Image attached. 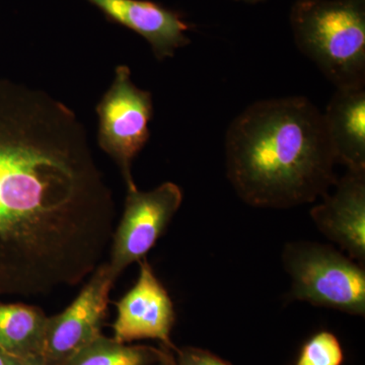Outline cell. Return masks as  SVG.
I'll use <instances>...</instances> for the list:
<instances>
[{"mask_svg":"<svg viewBox=\"0 0 365 365\" xmlns=\"http://www.w3.org/2000/svg\"><path fill=\"white\" fill-rule=\"evenodd\" d=\"M114 218L76 113L0 78V297L47 294L91 275Z\"/></svg>","mask_w":365,"mask_h":365,"instance_id":"1","label":"cell"},{"mask_svg":"<svg viewBox=\"0 0 365 365\" xmlns=\"http://www.w3.org/2000/svg\"><path fill=\"white\" fill-rule=\"evenodd\" d=\"M225 150L228 181L253 207L312 203L337 182L323 113L306 97L250 105L228 126Z\"/></svg>","mask_w":365,"mask_h":365,"instance_id":"2","label":"cell"},{"mask_svg":"<svg viewBox=\"0 0 365 365\" xmlns=\"http://www.w3.org/2000/svg\"><path fill=\"white\" fill-rule=\"evenodd\" d=\"M297 49L336 88L365 86V0H295Z\"/></svg>","mask_w":365,"mask_h":365,"instance_id":"3","label":"cell"},{"mask_svg":"<svg viewBox=\"0 0 365 365\" xmlns=\"http://www.w3.org/2000/svg\"><path fill=\"white\" fill-rule=\"evenodd\" d=\"M282 263L292 278L288 300L364 316L365 270L357 262L327 245L294 242L283 249Z\"/></svg>","mask_w":365,"mask_h":365,"instance_id":"4","label":"cell"},{"mask_svg":"<svg viewBox=\"0 0 365 365\" xmlns=\"http://www.w3.org/2000/svg\"><path fill=\"white\" fill-rule=\"evenodd\" d=\"M153 96L134 85L128 66H120L97 107L98 143L117 163L127 190L136 188L132 163L150 137Z\"/></svg>","mask_w":365,"mask_h":365,"instance_id":"5","label":"cell"},{"mask_svg":"<svg viewBox=\"0 0 365 365\" xmlns=\"http://www.w3.org/2000/svg\"><path fill=\"white\" fill-rule=\"evenodd\" d=\"M182 201V192L174 182H163L151 191L127 190L123 216L113 242L109 267L116 279L134 262L145 258L155 246Z\"/></svg>","mask_w":365,"mask_h":365,"instance_id":"6","label":"cell"},{"mask_svg":"<svg viewBox=\"0 0 365 365\" xmlns=\"http://www.w3.org/2000/svg\"><path fill=\"white\" fill-rule=\"evenodd\" d=\"M66 311L47 319L41 357L48 365H60L101 335L115 279L109 264L102 263Z\"/></svg>","mask_w":365,"mask_h":365,"instance_id":"7","label":"cell"},{"mask_svg":"<svg viewBox=\"0 0 365 365\" xmlns=\"http://www.w3.org/2000/svg\"><path fill=\"white\" fill-rule=\"evenodd\" d=\"M138 263L140 271L135 285L117 304L114 339L123 344L155 339L172 346L170 335L176 317L174 304L146 258Z\"/></svg>","mask_w":365,"mask_h":365,"instance_id":"8","label":"cell"},{"mask_svg":"<svg viewBox=\"0 0 365 365\" xmlns=\"http://www.w3.org/2000/svg\"><path fill=\"white\" fill-rule=\"evenodd\" d=\"M333 194L311 209L319 232L353 261L365 263V172H349L337 180Z\"/></svg>","mask_w":365,"mask_h":365,"instance_id":"9","label":"cell"},{"mask_svg":"<svg viewBox=\"0 0 365 365\" xmlns=\"http://www.w3.org/2000/svg\"><path fill=\"white\" fill-rule=\"evenodd\" d=\"M113 23L126 26L150 43L155 58L175 56L189 45L191 26L181 14L150 0H88Z\"/></svg>","mask_w":365,"mask_h":365,"instance_id":"10","label":"cell"},{"mask_svg":"<svg viewBox=\"0 0 365 365\" xmlns=\"http://www.w3.org/2000/svg\"><path fill=\"white\" fill-rule=\"evenodd\" d=\"M323 122L336 163L365 172V86L336 88Z\"/></svg>","mask_w":365,"mask_h":365,"instance_id":"11","label":"cell"},{"mask_svg":"<svg viewBox=\"0 0 365 365\" xmlns=\"http://www.w3.org/2000/svg\"><path fill=\"white\" fill-rule=\"evenodd\" d=\"M47 319L35 307L0 304V348L20 359L41 356Z\"/></svg>","mask_w":365,"mask_h":365,"instance_id":"12","label":"cell"},{"mask_svg":"<svg viewBox=\"0 0 365 365\" xmlns=\"http://www.w3.org/2000/svg\"><path fill=\"white\" fill-rule=\"evenodd\" d=\"M158 355L150 348L125 346L100 335L60 365H148Z\"/></svg>","mask_w":365,"mask_h":365,"instance_id":"13","label":"cell"},{"mask_svg":"<svg viewBox=\"0 0 365 365\" xmlns=\"http://www.w3.org/2000/svg\"><path fill=\"white\" fill-rule=\"evenodd\" d=\"M344 360L342 346L331 332H319L302 347L294 365H342Z\"/></svg>","mask_w":365,"mask_h":365,"instance_id":"14","label":"cell"},{"mask_svg":"<svg viewBox=\"0 0 365 365\" xmlns=\"http://www.w3.org/2000/svg\"><path fill=\"white\" fill-rule=\"evenodd\" d=\"M179 365H230L212 353L196 348H187L180 352Z\"/></svg>","mask_w":365,"mask_h":365,"instance_id":"15","label":"cell"},{"mask_svg":"<svg viewBox=\"0 0 365 365\" xmlns=\"http://www.w3.org/2000/svg\"><path fill=\"white\" fill-rule=\"evenodd\" d=\"M23 359H18L0 348V365H21Z\"/></svg>","mask_w":365,"mask_h":365,"instance_id":"16","label":"cell"},{"mask_svg":"<svg viewBox=\"0 0 365 365\" xmlns=\"http://www.w3.org/2000/svg\"><path fill=\"white\" fill-rule=\"evenodd\" d=\"M21 365H48L41 356L29 357L23 359Z\"/></svg>","mask_w":365,"mask_h":365,"instance_id":"17","label":"cell"},{"mask_svg":"<svg viewBox=\"0 0 365 365\" xmlns=\"http://www.w3.org/2000/svg\"><path fill=\"white\" fill-rule=\"evenodd\" d=\"M237 1H244L247 4H258V2L265 1V0H237Z\"/></svg>","mask_w":365,"mask_h":365,"instance_id":"18","label":"cell"}]
</instances>
